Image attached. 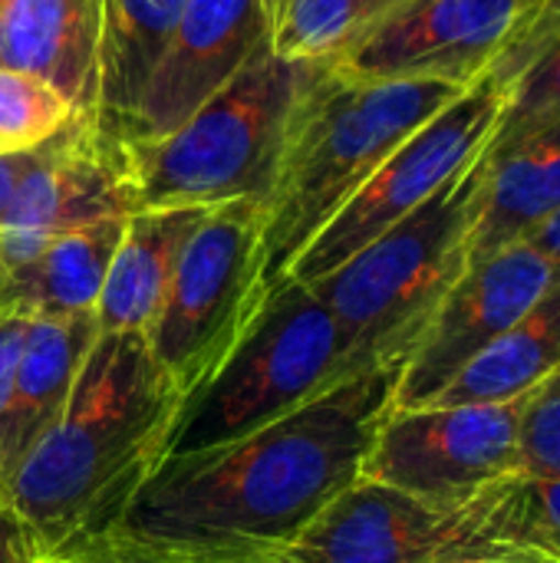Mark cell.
I'll return each instance as SVG.
<instances>
[{"instance_id":"16","label":"cell","mask_w":560,"mask_h":563,"mask_svg":"<svg viewBox=\"0 0 560 563\" xmlns=\"http://www.w3.org/2000/svg\"><path fill=\"white\" fill-rule=\"evenodd\" d=\"M96 313L79 317H33L20 350L13 396L0 435V492L23 465V459L59 422L83 360L96 340Z\"/></svg>"},{"instance_id":"28","label":"cell","mask_w":560,"mask_h":563,"mask_svg":"<svg viewBox=\"0 0 560 563\" xmlns=\"http://www.w3.org/2000/svg\"><path fill=\"white\" fill-rule=\"evenodd\" d=\"M56 563H182L149 544H139L119 531H106L86 541H76L69 548H63L59 554H53Z\"/></svg>"},{"instance_id":"24","label":"cell","mask_w":560,"mask_h":563,"mask_svg":"<svg viewBox=\"0 0 560 563\" xmlns=\"http://www.w3.org/2000/svg\"><path fill=\"white\" fill-rule=\"evenodd\" d=\"M76 119L86 115H79V109L59 89L36 76L0 66V152L36 148Z\"/></svg>"},{"instance_id":"30","label":"cell","mask_w":560,"mask_h":563,"mask_svg":"<svg viewBox=\"0 0 560 563\" xmlns=\"http://www.w3.org/2000/svg\"><path fill=\"white\" fill-rule=\"evenodd\" d=\"M43 561V551L23 528V521L13 515L7 498L0 495V563H36Z\"/></svg>"},{"instance_id":"13","label":"cell","mask_w":560,"mask_h":563,"mask_svg":"<svg viewBox=\"0 0 560 563\" xmlns=\"http://www.w3.org/2000/svg\"><path fill=\"white\" fill-rule=\"evenodd\" d=\"M287 554L304 563H449L508 551L479 531L472 501L429 505L360 478Z\"/></svg>"},{"instance_id":"38","label":"cell","mask_w":560,"mask_h":563,"mask_svg":"<svg viewBox=\"0 0 560 563\" xmlns=\"http://www.w3.org/2000/svg\"><path fill=\"white\" fill-rule=\"evenodd\" d=\"M36 563H56L53 558H43V561H36Z\"/></svg>"},{"instance_id":"6","label":"cell","mask_w":560,"mask_h":563,"mask_svg":"<svg viewBox=\"0 0 560 563\" xmlns=\"http://www.w3.org/2000/svg\"><path fill=\"white\" fill-rule=\"evenodd\" d=\"M479 201L482 168L475 162L419 211L307 284L347 333L360 373L406 366L469 267Z\"/></svg>"},{"instance_id":"35","label":"cell","mask_w":560,"mask_h":563,"mask_svg":"<svg viewBox=\"0 0 560 563\" xmlns=\"http://www.w3.org/2000/svg\"><path fill=\"white\" fill-rule=\"evenodd\" d=\"M396 3H403V0H376V16L383 13V10H389V7H396ZM373 16V20H376Z\"/></svg>"},{"instance_id":"37","label":"cell","mask_w":560,"mask_h":563,"mask_svg":"<svg viewBox=\"0 0 560 563\" xmlns=\"http://www.w3.org/2000/svg\"><path fill=\"white\" fill-rule=\"evenodd\" d=\"M3 307H7V303H3V287H0V310H3Z\"/></svg>"},{"instance_id":"23","label":"cell","mask_w":560,"mask_h":563,"mask_svg":"<svg viewBox=\"0 0 560 563\" xmlns=\"http://www.w3.org/2000/svg\"><path fill=\"white\" fill-rule=\"evenodd\" d=\"M376 16V0H277L271 49L284 59H337Z\"/></svg>"},{"instance_id":"4","label":"cell","mask_w":560,"mask_h":563,"mask_svg":"<svg viewBox=\"0 0 560 563\" xmlns=\"http://www.w3.org/2000/svg\"><path fill=\"white\" fill-rule=\"evenodd\" d=\"M327 59H284L264 46L224 89L175 132L149 142H116L142 208H264L287 148L304 89Z\"/></svg>"},{"instance_id":"34","label":"cell","mask_w":560,"mask_h":563,"mask_svg":"<svg viewBox=\"0 0 560 563\" xmlns=\"http://www.w3.org/2000/svg\"><path fill=\"white\" fill-rule=\"evenodd\" d=\"M449 563H545L538 558H528V554H482V558H462V561Z\"/></svg>"},{"instance_id":"29","label":"cell","mask_w":560,"mask_h":563,"mask_svg":"<svg viewBox=\"0 0 560 563\" xmlns=\"http://www.w3.org/2000/svg\"><path fill=\"white\" fill-rule=\"evenodd\" d=\"M26 333H30V313L3 307L0 310V435H3V419H7L10 396H13V376H17Z\"/></svg>"},{"instance_id":"36","label":"cell","mask_w":560,"mask_h":563,"mask_svg":"<svg viewBox=\"0 0 560 563\" xmlns=\"http://www.w3.org/2000/svg\"><path fill=\"white\" fill-rule=\"evenodd\" d=\"M264 3H267V16H271V13H274V7H277V0H264Z\"/></svg>"},{"instance_id":"14","label":"cell","mask_w":560,"mask_h":563,"mask_svg":"<svg viewBox=\"0 0 560 563\" xmlns=\"http://www.w3.org/2000/svg\"><path fill=\"white\" fill-rule=\"evenodd\" d=\"M264 46H271L264 0H185L175 36L116 142H149L175 132Z\"/></svg>"},{"instance_id":"26","label":"cell","mask_w":560,"mask_h":563,"mask_svg":"<svg viewBox=\"0 0 560 563\" xmlns=\"http://www.w3.org/2000/svg\"><path fill=\"white\" fill-rule=\"evenodd\" d=\"M518 472L560 478V366L521 399Z\"/></svg>"},{"instance_id":"12","label":"cell","mask_w":560,"mask_h":563,"mask_svg":"<svg viewBox=\"0 0 560 563\" xmlns=\"http://www.w3.org/2000/svg\"><path fill=\"white\" fill-rule=\"evenodd\" d=\"M139 211L122 152L89 119L40 145L0 221V271L40 254L53 238Z\"/></svg>"},{"instance_id":"21","label":"cell","mask_w":560,"mask_h":563,"mask_svg":"<svg viewBox=\"0 0 560 563\" xmlns=\"http://www.w3.org/2000/svg\"><path fill=\"white\" fill-rule=\"evenodd\" d=\"M560 366V280L426 406H502L535 393Z\"/></svg>"},{"instance_id":"39","label":"cell","mask_w":560,"mask_h":563,"mask_svg":"<svg viewBox=\"0 0 560 563\" xmlns=\"http://www.w3.org/2000/svg\"><path fill=\"white\" fill-rule=\"evenodd\" d=\"M3 3H7V0H0V7H3Z\"/></svg>"},{"instance_id":"22","label":"cell","mask_w":560,"mask_h":563,"mask_svg":"<svg viewBox=\"0 0 560 563\" xmlns=\"http://www.w3.org/2000/svg\"><path fill=\"white\" fill-rule=\"evenodd\" d=\"M472 508L498 551L560 563V478L515 472L475 495Z\"/></svg>"},{"instance_id":"5","label":"cell","mask_w":560,"mask_h":563,"mask_svg":"<svg viewBox=\"0 0 560 563\" xmlns=\"http://www.w3.org/2000/svg\"><path fill=\"white\" fill-rule=\"evenodd\" d=\"M356 376L363 373L333 313L307 284L284 277L264 294L221 366L182 399L165 459L274 426Z\"/></svg>"},{"instance_id":"17","label":"cell","mask_w":560,"mask_h":563,"mask_svg":"<svg viewBox=\"0 0 560 563\" xmlns=\"http://www.w3.org/2000/svg\"><path fill=\"white\" fill-rule=\"evenodd\" d=\"M482 201L472 228L469 264L528 241L554 211H560V119L541 125L505 148L485 152Z\"/></svg>"},{"instance_id":"1","label":"cell","mask_w":560,"mask_h":563,"mask_svg":"<svg viewBox=\"0 0 560 563\" xmlns=\"http://www.w3.org/2000/svg\"><path fill=\"white\" fill-rule=\"evenodd\" d=\"M399 373H363L251 435L162 459L112 531L182 563L294 548L360 482Z\"/></svg>"},{"instance_id":"15","label":"cell","mask_w":560,"mask_h":563,"mask_svg":"<svg viewBox=\"0 0 560 563\" xmlns=\"http://www.w3.org/2000/svg\"><path fill=\"white\" fill-rule=\"evenodd\" d=\"M102 0H7L0 7V66L59 89L92 122Z\"/></svg>"},{"instance_id":"20","label":"cell","mask_w":560,"mask_h":563,"mask_svg":"<svg viewBox=\"0 0 560 563\" xmlns=\"http://www.w3.org/2000/svg\"><path fill=\"white\" fill-rule=\"evenodd\" d=\"M125 218L96 221L53 238L30 261L0 271L3 303L33 317L96 313Z\"/></svg>"},{"instance_id":"25","label":"cell","mask_w":560,"mask_h":563,"mask_svg":"<svg viewBox=\"0 0 560 563\" xmlns=\"http://www.w3.org/2000/svg\"><path fill=\"white\" fill-rule=\"evenodd\" d=\"M502 115L485 152L505 148L515 139L560 119V40L531 59L505 89Z\"/></svg>"},{"instance_id":"2","label":"cell","mask_w":560,"mask_h":563,"mask_svg":"<svg viewBox=\"0 0 560 563\" xmlns=\"http://www.w3.org/2000/svg\"><path fill=\"white\" fill-rule=\"evenodd\" d=\"M182 399L142 333H96L59 422L0 492L43 558L119 525Z\"/></svg>"},{"instance_id":"10","label":"cell","mask_w":560,"mask_h":563,"mask_svg":"<svg viewBox=\"0 0 560 563\" xmlns=\"http://www.w3.org/2000/svg\"><path fill=\"white\" fill-rule=\"evenodd\" d=\"M521 399L502 406L393 409L363 462V482L429 505H465L518 472Z\"/></svg>"},{"instance_id":"31","label":"cell","mask_w":560,"mask_h":563,"mask_svg":"<svg viewBox=\"0 0 560 563\" xmlns=\"http://www.w3.org/2000/svg\"><path fill=\"white\" fill-rule=\"evenodd\" d=\"M36 152H40V145L26 148V152H0V221H3V214L10 208L20 181H23V175L36 162Z\"/></svg>"},{"instance_id":"11","label":"cell","mask_w":560,"mask_h":563,"mask_svg":"<svg viewBox=\"0 0 560 563\" xmlns=\"http://www.w3.org/2000/svg\"><path fill=\"white\" fill-rule=\"evenodd\" d=\"M558 280V267L528 241L508 244L469 264L406 360L393 409L426 406L472 356L515 327Z\"/></svg>"},{"instance_id":"8","label":"cell","mask_w":560,"mask_h":563,"mask_svg":"<svg viewBox=\"0 0 560 563\" xmlns=\"http://www.w3.org/2000/svg\"><path fill=\"white\" fill-rule=\"evenodd\" d=\"M502 102L505 92L492 79H482L419 125L300 251L287 277L297 284L327 277L469 172L495 135Z\"/></svg>"},{"instance_id":"27","label":"cell","mask_w":560,"mask_h":563,"mask_svg":"<svg viewBox=\"0 0 560 563\" xmlns=\"http://www.w3.org/2000/svg\"><path fill=\"white\" fill-rule=\"evenodd\" d=\"M560 40V0H538L535 13L528 16V23L521 26V33L512 40V46L502 53V59L495 63V69L488 73V79L505 89L531 59H538L551 43Z\"/></svg>"},{"instance_id":"9","label":"cell","mask_w":560,"mask_h":563,"mask_svg":"<svg viewBox=\"0 0 560 563\" xmlns=\"http://www.w3.org/2000/svg\"><path fill=\"white\" fill-rule=\"evenodd\" d=\"M538 0H403L370 20L337 59L370 82H449L469 89L495 69Z\"/></svg>"},{"instance_id":"18","label":"cell","mask_w":560,"mask_h":563,"mask_svg":"<svg viewBox=\"0 0 560 563\" xmlns=\"http://www.w3.org/2000/svg\"><path fill=\"white\" fill-rule=\"evenodd\" d=\"M208 208H142L125 218L119 251L96 303L106 333H145L162 307L175 264Z\"/></svg>"},{"instance_id":"7","label":"cell","mask_w":560,"mask_h":563,"mask_svg":"<svg viewBox=\"0 0 560 563\" xmlns=\"http://www.w3.org/2000/svg\"><path fill=\"white\" fill-rule=\"evenodd\" d=\"M257 251V201L208 208L191 231L162 307L142 333L182 396L198 389L221 366L261 307L264 290Z\"/></svg>"},{"instance_id":"33","label":"cell","mask_w":560,"mask_h":563,"mask_svg":"<svg viewBox=\"0 0 560 563\" xmlns=\"http://www.w3.org/2000/svg\"><path fill=\"white\" fill-rule=\"evenodd\" d=\"M201 563H304L297 561L287 551H267V554H244V558H221V561H201Z\"/></svg>"},{"instance_id":"19","label":"cell","mask_w":560,"mask_h":563,"mask_svg":"<svg viewBox=\"0 0 560 563\" xmlns=\"http://www.w3.org/2000/svg\"><path fill=\"white\" fill-rule=\"evenodd\" d=\"M185 0H102L99 76L92 129L106 139H122L145 86L152 82Z\"/></svg>"},{"instance_id":"3","label":"cell","mask_w":560,"mask_h":563,"mask_svg":"<svg viewBox=\"0 0 560 563\" xmlns=\"http://www.w3.org/2000/svg\"><path fill=\"white\" fill-rule=\"evenodd\" d=\"M462 92L449 82L353 79L327 59L294 109L277 181L261 208V290L284 280L356 188Z\"/></svg>"},{"instance_id":"32","label":"cell","mask_w":560,"mask_h":563,"mask_svg":"<svg viewBox=\"0 0 560 563\" xmlns=\"http://www.w3.org/2000/svg\"><path fill=\"white\" fill-rule=\"evenodd\" d=\"M528 244L531 247H538L554 267L560 271V211H554L541 228H535L531 231V238H528Z\"/></svg>"}]
</instances>
